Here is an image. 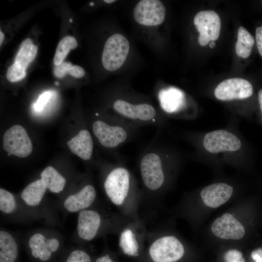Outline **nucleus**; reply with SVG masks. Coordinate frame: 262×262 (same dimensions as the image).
<instances>
[{
	"instance_id": "39448f33",
	"label": "nucleus",
	"mask_w": 262,
	"mask_h": 262,
	"mask_svg": "<svg viewBox=\"0 0 262 262\" xmlns=\"http://www.w3.org/2000/svg\"><path fill=\"white\" fill-rule=\"evenodd\" d=\"M129 219L119 213H108L91 207L78 213L77 233L86 242L107 233L117 234Z\"/></svg>"
},
{
	"instance_id": "423d86ee",
	"label": "nucleus",
	"mask_w": 262,
	"mask_h": 262,
	"mask_svg": "<svg viewBox=\"0 0 262 262\" xmlns=\"http://www.w3.org/2000/svg\"><path fill=\"white\" fill-rule=\"evenodd\" d=\"M145 242L152 262H177L185 253L183 245L176 236L164 234L159 229L147 230Z\"/></svg>"
},
{
	"instance_id": "f8f14e48",
	"label": "nucleus",
	"mask_w": 262,
	"mask_h": 262,
	"mask_svg": "<svg viewBox=\"0 0 262 262\" xmlns=\"http://www.w3.org/2000/svg\"><path fill=\"white\" fill-rule=\"evenodd\" d=\"M253 86L248 81L239 78L227 79L220 83L214 92L215 97L223 101L242 99L250 97Z\"/></svg>"
},
{
	"instance_id": "7c9ffc66",
	"label": "nucleus",
	"mask_w": 262,
	"mask_h": 262,
	"mask_svg": "<svg viewBox=\"0 0 262 262\" xmlns=\"http://www.w3.org/2000/svg\"><path fill=\"white\" fill-rule=\"evenodd\" d=\"M72 65L69 62H63L59 66H55L53 69V73L56 77L61 78L69 73Z\"/></svg>"
},
{
	"instance_id": "4be33fe9",
	"label": "nucleus",
	"mask_w": 262,
	"mask_h": 262,
	"mask_svg": "<svg viewBox=\"0 0 262 262\" xmlns=\"http://www.w3.org/2000/svg\"><path fill=\"white\" fill-rule=\"evenodd\" d=\"M40 179L45 184L47 189L56 194L64 190L66 183L65 178L51 166L47 167L42 171Z\"/></svg>"
},
{
	"instance_id": "72a5a7b5",
	"label": "nucleus",
	"mask_w": 262,
	"mask_h": 262,
	"mask_svg": "<svg viewBox=\"0 0 262 262\" xmlns=\"http://www.w3.org/2000/svg\"><path fill=\"white\" fill-rule=\"evenodd\" d=\"M251 257L255 262H262V248L252 252Z\"/></svg>"
},
{
	"instance_id": "1a4fd4ad",
	"label": "nucleus",
	"mask_w": 262,
	"mask_h": 262,
	"mask_svg": "<svg viewBox=\"0 0 262 262\" xmlns=\"http://www.w3.org/2000/svg\"><path fill=\"white\" fill-rule=\"evenodd\" d=\"M166 9L159 0H141L133 9V16L138 24L147 27H157L165 17Z\"/></svg>"
},
{
	"instance_id": "9d476101",
	"label": "nucleus",
	"mask_w": 262,
	"mask_h": 262,
	"mask_svg": "<svg viewBox=\"0 0 262 262\" xmlns=\"http://www.w3.org/2000/svg\"><path fill=\"white\" fill-rule=\"evenodd\" d=\"M194 23L199 33L198 42L201 46H205L219 38L221 24L218 14L213 10H204L197 13Z\"/></svg>"
},
{
	"instance_id": "79ce46f5",
	"label": "nucleus",
	"mask_w": 262,
	"mask_h": 262,
	"mask_svg": "<svg viewBox=\"0 0 262 262\" xmlns=\"http://www.w3.org/2000/svg\"><path fill=\"white\" fill-rule=\"evenodd\" d=\"M93 4V2L90 3V5H92Z\"/></svg>"
},
{
	"instance_id": "ea45409f",
	"label": "nucleus",
	"mask_w": 262,
	"mask_h": 262,
	"mask_svg": "<svg viewBox=\"0 0 262 262\" xmlns=\"http://www.w3.org/2000/svg\"><path fill=\"white\" fill-rule=\"evenodd\" d=\"M55 83L56 85H58V84H59V82H55Z\"/></svg>"
},
{
	"instance_id": "e433bc0d",
	"label": "nucleus",
	"mask_w": 262,
	"mask_h": 262,
	"mask_svg": "<svg viewBox=\"0 0 262 262\" xmlns=\"http://www.w3.org/2000/svg\"><path fill=\"white\" fill-rule=\"evenodd\" d=\"M4 39V34L3 33L0 32V45H1V43L3 40Z\"/></svg>"
},
{
	"instance_id": "2eb2a0df",
	"label": "nucleus",
	"mask_w": 262,
	"mask_h": 262,
	"mask_svg": "<svg viewBox=\"0 0 262 262\" xmlns=\"http://www.w3.org/2000/svg\"><path fill=\"white\" fill-rule=\"evenodd\" d=\"M60 246L58 238L47 236L42 232L34 233L28 240L32 256L42 261L49 260L52 253L57 251Z\"/></svg>"
},
{
	"instance_id": "20e7f679",
	"label": "nucleus",
	"mask_w": 262,
	"mask_h": 262,
	"mask_svg": "<svg viewBox=\"0 0 262 262\" xmlns=\"http://www.w3.org/2000/svg\"><path fill=\"white\" fill-rule=\"evenodd\" d=\"M98 118L92 124V131L99 144L104 148L113 151L118 161H123L120 148L138 134L140 127L112 115L108 118Z\"/></svg>"
},
{
	"instance_id": "bb28decb",
	"label": "nucleus",
	"mask_w": 262,
	"mask_h": 262,
	"mask_svg": "<svg viewBox=\"0 0 262 262\" xmlns=\"http://www.w3.org/2000/svg\"><path fill=\"white\" fill-rule=\"evenodd\" d=\"M26 75V69L14 63L7 70L6 78L10 82H16L24 79Z\"/></svg>"
},
{
	"instance_id": "4468645a",
	"label": "nucleus",
	"mask_w": 262,
	"mask_h": 262,
	"mask_svg": "<svg viewBox=\"0 0 262 262\" xmlns=\"http://www.w3.org/2000/svg\"><path fill=\"white\" fill-rule=\"evenodd\" d=\"M216 237L225 240H240L245 234L243 225L229 213H225L217 218L211 226Z\"/></svg>"
},
{
	"instance_id": "aec40b11",
	"label": "nucleus",
	"mask_w": 262,
	"mask_h": 262,
	"mask_svg": "<svg viewBox=\"0 0 262 262\" xmlns=\"http://www.w3.org/2000/svg\"><path fill=\"white\" fill-rule=\"evenodd\" d=\"M47 188L44 182L37 179L27 185L22 190L20 196L22 201L29 207H36L41 202Z\"/></svg>"
},
{
	"instance_id": "c756f323",
	"label": "nucleus",
	"mask_w": 262,
	"mask_h": 262,
	"mask_svg": "<svg viewBox=\"0 0 262 262\" xmlns=\"http://www.w3.org/2000/svg\"><path fill=\"white\" fill-rule=\"evenodd\" d=\"M224 259L226 262H245L242 252L235 249L228 251L225 254Z\"/></svg>"
},
{
	"instance_id": "a19ab883",
	"label": "nucleus",
	"mask_w": 262,
	"mask_h": 262,
	"mask_svg": "<svg viewBox=\"0 0 262 262\" xmlns=\"http://www.w3.org/2000/svg\"><path fill=\"white\" fill-rule=\"evenodd\" d=\"M70 22H72V20L71 19H70Z\"/></svg>"
},
{
	"instance_id": "f03ea898",
	"label": "nucleus",
	"mask_w": 262,
	"mask_h": 262,
	"mask_svg": "<svg viewBox=\"0 0 262 262\" xmlns=\"http://www.w3.org/2000/svg\"><path fill=\"white\" fill-rule=\"evenodd\" d=\"M170 158L167 150L158 142L150 144L140 154L137 167L143 199L153 202L159 200L167 185Z\"/></svg>"
},
{
	"instance_id": "f257e3e1",
	"label": "nucleus",
	"mask_w": 262,
	"mask_h": 262,
	"mask_svg": "<svg viewBox=\"0 0 262 262\" xmlns=\"http://www.w3.org/2000/svg\"><path fill=\"white\" fill-rule=\"evenodd\" d=\"M105 194L124 217L141 218L138 210L143 200L141 189L135 176L123 161L111 164L103 180Z\"/></svg>"
},
{
	"instance_id": "0eeeda50",
	"label": "nucleus",
	"mask_w": 262,
	"mask_h": 262,
	"mask_svg": "<svg viewBox=\"0 0 262 262\" xmlns=\"http://www.w3.org/2000/svg\"><path fill=\"white\" fill-rule=\"evenodd\" d=\"M147 230L141 219H129L117 233L118 245L123 254L137 257L145 244Z\"/></svg>"
},
{
	"instance_id": "4c0bfd02",
	"label": "nucleus",
	"mask_w": 262,
	"mask_h": 262,
	"mask_svg": "<svg viewBox=\"0 0 262 262\" xmlns=\"http://www.w3.org/2000/svg\"><path fill=\"white\" fill-rule=\"evenodd\" d=\"M209 46L211 48H213L215 46L214 41H211L209 43Z\"/></svg>"
},
{
	"instance_id": "f3484780",
	"label": "nucleus",
	"mask_w": 262,
	"mask_h": 262,
	"mask_svg": "<svg viewBox=\"0 0 262 262\" xmlns=\"http://www.w3.org/2000/svg\"><path fill=\"white\" fill-rule=\"evenodd\" d=\"M96 198L95 187L92 184L88 183L77 192L67 196L64 201L63 205L69 213H79L91 208Z\"/></svg>"
},
{
	"instance_id": "6ab92c4d",
	"label": "nucleus",
	"mask_w": 262,
	"mask_h": 262,
	"mask_svg": "<svg viewBox=\"0 0 262 262\" xmlns=\"http://www.w3.org/2000/svg\"><path fill=\"white\" fill-rule=\"evenodd\" d=\"M70 150L85 161L90 160L92 156L94 144L90 131L81 130L78 133L67 142Z\"/></svg>"
},
{
	"instance_id": "a878e982",
	"label": "nucleus",
	"mask_w": 262,
	"mask_h": 262,
	"mask_svg": "<svg viewBox=\"0 0 262 262\" xmlns=\"http://www.w3.org/2000/svg\"><path fill=\"white\" fill-rule=\"evenodd\" d=\"M17 208V202L14 195L10 192L0 189V210L6 214L13 213Z\"/></svg>"
},
{
	"instance_id": "7ed1b4c3",
	"label": "nucleus",
	"mask_w": 262,
	"mask_h": 262,
	"mask_svg": "<svg viewBox=\"0 0 262 262\" xmlns=\"http://www.w3.org/2000/svg\"><path fill=\"white\" fill-rule=\"evenodd\" d=\"M111 108L114 115L140 128L164 123L162 114L150 101L126 88L118 89Z\"/></svg>"
},
{
	"instance_id": "c9c22d12",
	"label": "nucleus",
	"mask_w": 262,
	"mask_h": 262,
	"mask_svg": "<svg viewBox=\"0 0 262 262\" xmlns=\"http://www.w3.org/2000/svg\"><path fill=\"white\" fill-rule=\"evenodd\" d=\"M258 99L260 106V108L262 113V88L258 92Z\"/></svg>"
},
{
	"instance_id": "393cba45",
	"label": "nucleus",
	"mask_w": 262,
	"mask_h": 262,
	"mask_svg": "<svg viewBox=\"0 0 262 262\" xmlns=\"http://www.w3.org/2000/svg\"><path fill=\"white\" fill-rule=\"evenodd\" d=\"M77 42L74 37L66 36L59 42L53 59V63L55 66L61 65L68 53L70 49L77 47Z\"/></svg>"
},
{
	"instance_id": "f704fd0d",
	"label": "nucleus",
	"mask_w": 262,
	"mask_h": 262,
	"mask_svg": "<svg viewBox=\"0 0 262 262\" xmlns=\"http://www.w3.org/2000/svg\"><path fill=\"white\" fill-rule=\"evenodd\" d=\"M95 262H116L114 261L108 254H106L98 258Z\"/></svg>"
},
{
	"instance_id": "cd10ccee",
	"label": "nucleus",
	"mask_w": 262,
	"mask_h": 262,
	"mask_svg": "<svg viewBox=\"0 0 262 262\" xmlns=\"http://www.w3.org/2000/svg\"><path fill=\"white\" fill-rule=\"evenodd\" d=\"M66 262H92L89 254L85 251L76 249L68 255Z\"/></svg>"
},
{
	"instance_id": "2f4dec72",
	"label": "nucleus",
	"mask_w": 262,
	"mask_h": 262,
	"mask_svg": "<svg viewBox=\"0 0 262 262\" xmlns=\"http://www.w3.org/2000/svg\"><path fill=\"white\" fill-rule=\"evenodd\" d=\"M68 73L74 77L80 78L84 76L85 72L81 66L72 65Z\"/></svg>"
},
{
	"instance_id": "37998d69",
	"label": "nucleus",
	"mask_w": 262,
	"mask_h": 262,
	"mask_svg": "<svg viewBox=\"0 0 262 262\" xmlns=\"http://www.w3.org/2000/svg\"></svg>"
},
{
	"instance_id": "dca6fc26",
	"label": "nucleus",
	"mask_w": 262,
	"mask_h": 262,
	"mask_svg": "<svg viewBox=\"0 0 262 262\" xmlns=\"http://www.w3.org/2000/svg\"><path fill=\"white\" fill-rule=\"evenodd\" d=\"M157 98L162 111L169 115L180 112L186 105L184 93L174 87L160 89L157 93Z\"/></svg>"
},
{
	"instance_id": "9b49d317",
	"label": "nucleus",
	"mask_w": 262,
	"mask_h": 262,
	"mask_svg": "<svg viewBox=\"0 0 262 262\" xmlns=\"http://www.w3.org/2000/svg\"><path fill=\"white\" fill-rule=\"evenodd\" d=\"M3 147L8 153L20 158L27 157L33 150L31 140L26 130L18 125L13 126L4 133Z\"/></svg>"
},
{
	"instance_id": "a211bd4d",
	"label": "nucleus",
	"mask_w": 262,
	"mask_h": 262,
	"mask_svg": "<svg viewBox=\"0 0 262 262\" xmlns=\"http://www.w3.org/2000/svg\"><path fill=\"white\" fill-rule=\"evenodd\" d=\"M233 187L225 183H216L204 188L201 197L207 206L216 208L227 202L233 193Z\"/></svg>"
},
{
	"instance_id": "5701e85b",
	"label": "nucleus",
	"mask_w": 262,
	"mask_h": 262,
	"mask_svg": "<svg viewBox=\"0 0 262 262\" xmlns=\"http://www.w3.org/2000/svg\"><path fill=\"white\" fill-rule=\"evenodd\" d=\"M37 51V47L33 44L30 38H27L21 44L14 63L26 69L29 64L35 58Z\"/></svg>"
},
{
	"instance_id": "b1692460",
	"label": "nucleus",
	"mask_w": 262,
	"mask_h": 262,
	"mask_svg": "<svg viewBox=\"0 0 262 262\" xmlns=\"http://www.w3.org/2000/svg\"><path fill=\"white\" fill-rule=\"evenodd\" d=\"M254 42V39L249 32L244 27H240L235 45L236 53L243 58H248L251 54Z\"/></svg>"
},
{
	"instance_id": "c85d7f7f",
	"label": "nucleus",
	"mask_w": 262,
	"mask_h": 262,
	"mask_svg": "<svg viewBox=\"0 0 262 262\" xmlns=\"http://www.w3.org/2000/svg\"><path fill=\"white\" fill-rule=\"evenodd\" d=\"M52 94V92L47 91L43 93L33 105V109L36 113L41 112L48 103Z\"/></svg>"
},
{
	"instance_id": "473e14b6",
	"label": "nucleus",
	"mask_w": 262,
	"mask_h": 262,
	"mask_svg": "<svg viewBox=\"0 0 262 262\" xmlns=\"http://www.w3.org/2000/svg\"><path fill=\"white\" fill-rule=\"evenodd\" d=\"M256 40L259 52L262 57V26L256 29Z\"/></svg>"
},
{
	"instance_id": "ddd939ff",
	"label": "nucleus",
	"mask_w": 262,
	"mask_h": 262,
	"mask_svg": "<svg viewBox=\"0 0 262 262\" xmlns=\"http://www.w3.org/2000/svg\"><path fill=\"white\" fill-rule=\"evenodd\" d=\"M205 148L211 153L235 151L241 146L240 139L226 130H220L207 133L203 139Z\"/></svg>"
},
{
	"instance_id": "58836bf2",
	"label": "nucleus",
	"mask_w": 262,
	"mask_h": 262,
	"mask_svg": "<svg viewBox=\"0 0 262 262\" xmlns=\"http://www.w3.org/2000/svg\"><path fill=\"white\" fill-rule=\"evenodd\" d=\"M115 1V0H104V2L107 3H111L112 2H114Z\"/></svg>"
},
{
	"instance_id": "412c9836",
	"label": "nucleus",
	"mask_w": 262,
	"mask_h": 262,
	"mask_svg": "<svg viewBox=\"0 0 262 262\" xmlns=\"http://www.w3.org/2000/svg\"><path fill=\"white\" fill-rule=\"evenodd\" d=\"M18 246L9 232L0 231V262H15L17 257Z\"/></svg>"
},
{
	"instance_id": "6e6552de",
	"label": "nucleus",
	"mask_w": 262,
	"mask_h": 262,
	"mask_svg": "<svg viewBox=\"0 0 262 262\" xmlns=\"http://www.w3.org/2000/svg\"><path fill=\"white\" fill-rule=\"evenodd\" d=\"M130 49L128 39L123 34L115 33L106 40L102 54V63L109 71L119 69L125 62Z\"/></svg>"
}]
</instances>
